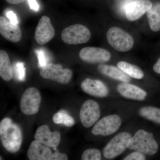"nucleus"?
<instances>
[{
    "label": "nucleus",
    "instance_id": "nucleus-5",
    "mask_svg": "<svg viewBox=\"0 0 160 160\" xmlns=\"http://www.w3.org/2000/svg\"><path fill=\"white\" fill-rule=\"evenodd\" d=\"M40 74L43 78L62 84H68L72 76V72L70 69H64L60 64L52 63H48L41 68Z\"/></svg>",
    "mask_w": 160,
    "mask_h": 160
},
{
    "label": "nucleus",
    "instance_id": "nucleus-16",
    "mask_svg": "<svg viewBox=\"0 0 160 160\" xmlns=\"http://www.w3.org/2000/svg\"><path fill=\"white\" fill-rule=\"evenodd\" d=\"M117 90L122 96L129 99L142 101L147 96V92L145 90L128 83H120L118 85Z\"/></svg>",
    "mask_w": 160,
    "mask_h": 160
},
{
    "label": "nucleus",
    "instance_id": "nucleus-8",
    "mask_svg": "<svg viewBox=\"0 0 160 160\" xmlns=\"http://www.w3.org/2000/svg\"><path fill=\"white\" fill-rule=\"evenodd\" d=\"M122 124L121 118L118 115H108L95 123L92 130V132L94 135L107 136L117 131Z\"/></svg>",
    "mask_w": 160,
    "mask_h": 160
},
{
    "label": "nucleus",
    "instance_id": "nucleus-23",
    "mask_svg": "<svg viewBox=\"0 0 160 160\" xmlns=\"http://www.w3.org/2000/svg\"><path fill=\"white\" fill-rule=\"evenodd\" d=\"M52 120L55 124H64L67 127H72L75 124L74 118L64 110L55 113Z\"/></svg>",
    "mask_w": 160,
    "mask_h": 160
},
{
    "label": "nucleus",
    "instance_id": "nucleus-4",
    "mask_svg": "<svg viewBox=\"0 0 160 160\" xmlns=\"http://www.w3.org/2000/svg\"><path fill=\"white\" fill-rule=\"evenodd\" d=\"M91 32L86 26L75 24L68 26L62 32V40L68 45L84 44L89 42Z\"/></svg>",
    "mask_w": 160,
    "mask_h": 160
},
{
    "label": "nucleus",
    "instance_id": "nucleus-19",
    "mask_svg": "<svg viewBox=\"0 0 160 160\" xmlns=\"http://www.w3.org/2000/svg\"><path fill=\"white\" fill-rule=\"evenodd\" d=\"M0 76L6 82H9L13 77V71L9 55L3 50L0 51Z\"/></svg>",
    "mask_w": 160,
    "mask_h": 160
},
{
    "label": "nucleus",
    "instance_id": "nucleus-9",
    "mask_svg": "<svg viewBox=\"0 0 160 160\" xmlns=\"http://www.w3.org/2000/svg\"><path fill=\"white\" fill-rule=\"evenodd\" d=\"M79 116L83 126L85 128L91 127L98 122L101 116L99 105L93 100H87L81 107Z\"/></svg>",
    "mask_w": 160,
    "mask_h": 160
},
{
    "label": "nucleus",
    "instance_id": "nucleus-11",
    "mask_svg": "<svg viewBox=\"0 0 160 160\" xmlns=\"http://www.w3.org/2000/svg\"><path fill=\"white\" fill-rule=\"evenodd\" d=\"M55 32L51 20L46 16H43L39 21L35 32L34 38L39 45L48 43L54 38Z\"/></svg>",
    "mask_w": 160,
    "mask_h": 160
},
{
    "label": "nucleus",
    "instance_id": "nucleus-3",
    "mask_svg": "<svg viewBox=\"0 0 160 160\" xmlns=\"http://www.w3.org/2000/svg\"><path fill=\"white\" fill-rule=\"evenodd\" d=\"M106 38L112 47L121 52L131 50L134 44L132 37L118 27H112L109 29L106 33Z\"/></svg>",
    "mask_w": 160,
    "mask_h": 160
},
{
    "label": "nucleus",
    "instance_id": "nucleus-15",
    "mask_svg": "<svg viewBox=\"0 0 160 160\" xmlns=\"http://www.w3.org/2000/svg\"><path fill=\"white\" fill-rule=\"evenodd\" d=\"M0 33L12 42H18L22 39V30L19 26L12 24L2 16L0 17Z\"/></svg>",
    "mask_w": 160,
    "mask_h": 160
},
{
    "label": "nucleus",
    "instance_id": "nucleus-21",
    "mask_svg": "<svg viewBox=\"0 0 160 160\" xmlns=\"http://www.w3.org/2000/svg\"><path fill=\"white\" fill-rule=\"evenodd\" d=\"M117 66L130 77L136 79H141L144 77V72L139 67L136 65L124 61H121L118 63Z\"/></svg>",
    "mask_w": 160,
    "mask_h": 160
},
{
    "label": "nucleus",
    "instance_id": "nucleus-1",
    "mask_svg": "<svg viewBox=\"0 0 160 160\" xmlns=\"http://www.w3.org/2000/svg\"><path fill=\"white\" fill-rule=\"evenodd\" d=\"M0 138L4 148L9 152L15 153L22 146V132L19 126L11 119L5 118L0 123Z\"/></svg>",
    "mask_w": 160,
    "mask_h": 160
},
{
    "label": "nucleus",
    "instance_id": "nucleus-7",
    "mask_svg": "<svg viewBox=\"0 0 160 160\" xmlns=\"http://www.w3.org/2000/svg\"><path fill=\"white\" fill-rule=\"evenodd\" d=\"M131 137V135L126 132H120L115 136L104 148V157L111 159L122 154L127 148L128 141Z\"/></svg>",
    "mask_w": 160,
    "mask_h": 160
},
{
    "label": "nucleus",
    "instance_id": "nucleus-26",
    "mask_svg": "<svg viewBox=\"0 0 160 160\" xmlns=\"http://www.w3.org/2000/svg\"><path fill=\"white\" fill-rule=\"evenodd\" d=\"M146 158L145 153L137 151L128 155L124 159V160H145Z\"/></svg>",
    "mask_w": 160,
    "mask_h": 160
},
{
    "label": "nucleus",
    "instance_id": "nucleus-32",
    "mask_svg": "<svg viewBox=\"0 0 160 160\" xmlns=\"http://www.w3.org/2000/svg\"><path fill=\"white\" fill-rule=\"evenodd\" d=\"M27 0H6L7 2L12 5H18L26 2Z\"/></svg>",
    "mask_w": 160,
    "mask_h": 160
},
{
    "label": "nucleus",
    "instance_id": "nucleus-17",
    "mask_svg": "<svg viewBox=\"0 0 160 160\" xmlns=\"http://www.w3.org/2000/svg\"><path fill=\"white\" fill-rule=\"evenodd\" d=\"M52 153L49 147L36 140L30 144L27 151V156L30 160H48Z\"/></svg>",
    "mask_w": 160,
    "mask_h": 160
},
{
    "label": "nucleus",
    "instance_id": "nucleus-12",
    "mask_svg": "<svg viewBox=\"0 0 160 160\" xmlns=\"http://www.w3.org/2000/svg\"><path fill=\"white\" fill-rule=\"evenodd\" d=\"M34 138L36 141L45 146L52 148L55 150L61 142V136L57 131H50L49 127L44 125L40 126L36 131Z\"/></svg>",
    "mask_w": 160,
    "mask_h": 160
},
{
    "label": "nucleus",
    "instance_id": "nucleus-28",
    "mask_svg": "<svg viewBox=\"0 0 160 160\" xmlns=\"http://www.w3.org/2000/svg\"><path fill=\"white\" fill-rule=\"evenodd\" d=\"M36 53L37 55L39 67L41 68L43 66H46L47 63H46V58L44 52L42 50H38L36 51Z\"/></svg>",
    "mask_w": 160,
    "mask_h": 160
},
{
    "label": "nucleus",
    "instance_id": "nucleus-22",
    "mask_svg": "<svg viewBox=\"0 0 160 160\" xmlns=\"http://www.w3.org/2000/svg\"><path fill=\"white\" fill-rule=\"evenodd\" d=\"M139 114L147 119L160 125V109L153 106L142 107L139 110Z\"/></svg>",
    "mask_w": 160,
    "mask_h": 160
},
{
    "label": "nucleus",
    "instance_id": "nucleus-24",
    "mask_svg": "<svg viewBox=\"0 0 160 160\" xmlns=\"http://www.w3.org/2000/svg\"><path fill=\"white\" fill-rule=\"evenodd\" d=\"M81 159L101 160H102V154L99 150L95 148L87 149L83 152Z\"/></svg>",
    "mask_w": 160,
    "mask_h": 160
},
{
    "label": "nucleus",
    "instance_id": "nucleus-29",
    "mask_svg": "<svg viewBox=\"0 0 160 160\" xmlns=\"http://www.w3.org/2000/svg\"><path fill=\"white\" fill-rule=\"evenodd\" d=\"M6 16L10 20V22L14 25H18V23L17 17L16 14L12 11H9L6 12Z\"/></svg>",
    "mask_w": 160,
    "mask_h": 160
},
{
    "label": "nucleus",
    "instance_id": "nucleus-31",
    "mask_svg": "<svg viewBox=\"0 0 160 160\" xmlns=\"http://www.w3.org/2000/svg\"><path fill=\"white\" fill-rule=\"evenodd\" d=\"M153 70L156 73L160 74V57L158 58L156 62L153 65Z\"/></svg>",
    "mask_w": 160,
    "mask_h": 160
},
{
    "label": "nucleus",
    "instance_id": "nucleus-20",
    "mask_svg": "<svg viewBox=\"0 0 160 160\" xmlns=\"http://www.w3.org/2000/svg\"><path fill=\"white\" fill-rule=\"evenodd\" d=\"M147 17L149 28L152 31H160V2L155 3L147 12Z\"/></svg>",
    "mask_w": 160,
    "mask_h": 160
},
{
    "label": "nucleus",
    "instance_id": "nucleus-25",
    "mask_svg": "<svg viewBox=\"0 0 160 160\" xmlns=\"http://www.w3.org/2000/svg\"><path fill=\"white\" fill-rule=\"evenodd\" d=\"M15 69L18 80L21 81H24L26 78V71L24 63L18 62L16 64Z\"/></svg>",
    "mask_w": 160,
    "mask_h": 160
},
{
    "label": "nucleus",
    "instance_id": "nucleus-27",
    "mask_svg": "<svg viewBox=\"0 0 160 160\" xmlns=\"http://www.w3.org/2000/svg\"><path fill=\"white\" fill-rule=\"evenodd\" d=\"M68 157L65 153H61L58 149L55 150L53 153H52L48 160H67Z\"/></svg>",
    "mask_w": 160,
    "mask_h": 160
},
{
    "label": "nucleus",
    "instance_id": "nucleus-30",
    "mask_svg": "<svg viewBox=\"0 0 160 160\" xmlns=\"http://www.w3.org/2000/svg\"><path fill=\"white\" fill-rule=\"evenodd\" d=\"M28 1L30 9L35 11L38 10L39 6L36 0H28Z\"/></svg>",
    "mask_w": 160,
    "mask_h": 160
},
{
    "label": "nucleus",
    "instance_id": "nucleus-10",
    "mask_svg": "<svg viewBox=\"0 0 160 160\" xmlns=\"http://www.w3.org/2000/svg\"><path fill=\"white\" fill-rule=\"evenodd\" d=\"M79 56L81 60L90 64H103L110 61V52L102 48L86 47L80 50Z\"/></svg>",
    "mask_w": 160,
    "mask_h": 160
},
{
    "label": "nucleus",
    "instance_id": "nucleus-2",
    "mask_svg": "<svg viewBox=\"0 0 160 160\" xmlns=\"http://www.w3.org/2000/svg\"><path fill=\"white\" fill-rule=\"evenodd\" d=\"M127 148L149 155H153L157 152L159 147L152 132L140 129L129 139Z\"/></svg>",
    "mask_w": 160,
    "mask_h": 160
},
{
    "label": "nucleus",
    "instance_id": "nucleus-18",
    "mask_svg": "<svg viewBox=\"0 0 160 160\" xmlns=\"http://www.w3.org/2000/svg\"><path fill=\"white\" fill-rule=\"evenodd\" d=\"M98 69L102 74L113 79L126 83H129L131 81L130 77L118 67L101 64L98 66Z\"/></svg>",
    "mask_w": 160,
    "mask_h": 160
},
{
    "label": "nucleus",
    "instance_id": "nucleus-13",
    "mask_svg": "<svg viewBox=\"0 0 160 160\" xmlns=\"http://www.w3.org/2000/svg\"><path fill=\"white\" fill-rule=\"evenodd\" d=\"M153 6L149 0H137L126 4L125 13L126 18L133 22L140 18Z\"/></svg>",
    "mask_w": 160,
    "mask_h": 160
},
{
    "label": "nucleus",
    "instance_id": "nucleus-6",
    "mask_svg": "<svg viewBox=\"0 0 160 160\" xmlns=\"http://www.w3.org/2000/svg\"><path fill=\"white\" fill-rule=\"evenodd\" d=\"M41 100V94L37 89L34 87L28 88L21 98V111L26 115L36 114L39 110Z\"/></svg>",
    "mask_w": 160,
    "mask_h": 160
},
{
    "label": "nucleus",
    "instance_id": "nucleus-14",
    "mask_svg": "<svg viewBox=\"0 0 160 160\" xmlns=\"http://www.w3.org/2000/svg\"><path fill=\"white\" fill-rule=\"evenodd\" d=\"M83 91L87 94L98 98H105L109 94L108 87L102 81L87 78L81 85Z\"/></svg>",
    "mask_w": 160,
    "mask_h": 160
}]
</instances>
